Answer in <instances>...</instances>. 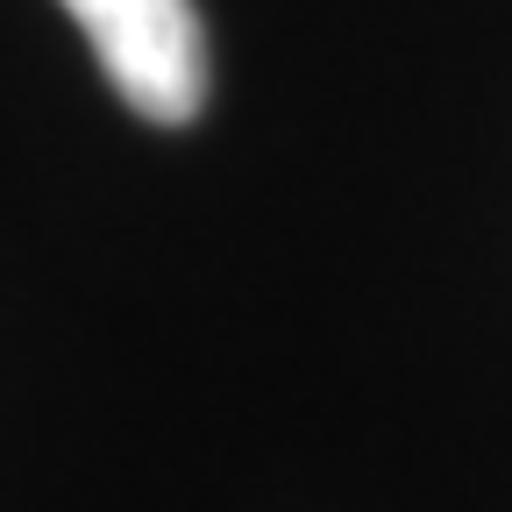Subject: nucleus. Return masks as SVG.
Instances as JSON below:
<instances>
[{"mask_svg": "<svg viewBox=\"0 0 512 512\" xmlns=\"http://www.w3.org/2000/svg\"><path fill=\"white\" fill-rule=\"evenodd\" d=\"M100 57L107 86L143 121H192L207 107V29L192 0H57Z\"/></svg>", "mask_w": 512, "mask_h": 512, "instance_id": "f257e3e1", "label": "nucleus"}]
</instances>
